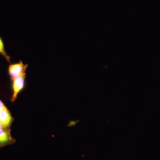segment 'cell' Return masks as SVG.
Here are the masks:
<instances>
[{"mask_svg":"<svg viewBox=\"0 0 160 160\" xmlns=\"http://www.w3.org/2000/svg\"><path fill=\"white\" fill-rule=\"evenodd\" d=\"M6 107V106L4 105L2 102L0 100V112L2 111V110L5 109Z\"/></svg>","mask_w":160,"mask_h":160,"instance_id":"obj_6","label":"cell"},{"mask_svg":"<svg viewBox=\"0 0 160 160\" xmlns=\"http://www.w3.org/2000/svg\"><path fill=\"white\" fill-rule=\"evenodd\" d=\"M9 128L0 129V148L11 145L15 142L12 137Z\"/></svg>","mask_w":160,"mask_h":160,"instance_id":"obj_3","label":"cell"},{"mask_svg":"<svg viewBox=\"0 0 160 160\" xmlns=\"http://www.w3.org/2000/svg\"><path fill=\"white\" fill-rule=\"evenodd\" d=\"M0 54L2 55L8 62L10 63L11 58L9 55L7 54V52L6 51L5 44H4L2 38H1V36H0Z\"/></svg>","mask_w":160,"mask_h":160,"instance_id":"obj_5","label":"cell"},{"mask_svg":"<svg viewBox=\"0 0 160 160\" xmlns=\"http://www.w3.org/2000/svg\"><path fill=\"white\" fill-rule=\"evenodd\" d=\"M3 128H7V127H6V126H4V125H3V124H2V123H1V122H0V129H3Z\"/></svg>","mask_w":160,"mask_h":160,"instance_id":"obj_7","label":"cell"},{"mask_svg":"<svg viewBox=\"0 0 160 160\" xmlns=\"http://www.w3.org/2000/svg\"><path fill=\"white\" fill-rule=\"evenodd\" d=\"M12 121L13 118L6 107L0 112V122L4 126L9 128Z\"/></svg>","mask_w":160,"mask_h":160,"instance_id":"obj_4","label":"cell"},{"mask_svg":"<svg viewBox=\"0 0 160 160\" xmlns=\"http://www.w3.org/2000/svg\"><path fill=\"white\" fill-rule=\"evenodd\" d=\"M25 79L26 75H24L12 81V87L13 91V95L11 100L12 102H14L15 100L17 98L18 93L24 89L25 86Z\"/></svg>","mask_w":160,"mask_h":160,"instance_id":"obj_2","label":"cell"},{"mask_svg":"<svg viewBox=\"0 0 160 160\" xmlns=\"http://www.w3.org/2000/svg\"><path fill=\"white\" fill-rule=\"evenodd\" d=\"M29 65L24 64L22 61L10 64L8 67V73L11 81L21 76L26 75V71Z\"/></svg>","mask_w":160,"mask_h":160,"instance_id":"obj_1","label":"cell"}]
</instances>
